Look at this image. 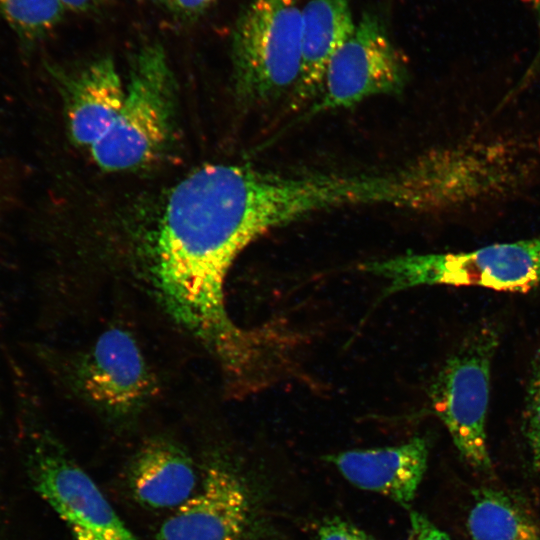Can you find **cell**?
Wrapping results in <instances>:
<instances>
[{
	"label": "cell",
	"instance_id": "ac0fdd59",
	"mask_svg": "<svg viewBox=\"0 0 540 540\" xmlns=\"http://www.w3.org/2000/svg\"><path fill=\"white\" fill-rule=\"evenodd\" d=\"M219 0H154L165 12L180 21H194Z\"/></svg>",
	"mask_w": 540,
	"mask_h": 540
},
{
	"label": "cell",
	"instance_id": "44dd1931",
	"mask_svg": "<svg viewBox=\"0 0 540 540\" xmlns=\"http://www.w3.org/2000/svg\"><path fill=\"white\" fill-rule=\"evenodd\" d=\"M535 18L536 28L538 32V49L533 58L532 65L527 70L525 76L531 77L540 70V0H528Z\"/></svg>",
	"mask_w": 540,
	"mask_h": 540
},
{
	"label": "cell",
	"instance_id": "7a4b0ae2",
	"mask_svg": "<svg viewBox=\"0 0 540 540\" xmlns=\"http://www.w3.org/2000/svg\"><path fill=\"white\" fill-rule=\"evenodd\" d=\"M28 473L35 491L75 540H141L94 480L43 427L27 389L14 394Z\"/></svg>",
	"mask_w": 540,
	"mask_h": 540
},
{
	"label": "cell",
	"instance_id": "8fae6325",
	"mask_svg": "<svg viewBox=\"0 0 540 540\" xmlns=\"http://www.w3.org/2000/svg\"><path fill=\"white\" fill-rule=\"evenodd\" d=\"M125 475L127 488L139 505L175 510L196 492L200 468L180 445L154 438L134 454Z\"/></svg>",
	"mask_w": 540,
	"mask_h": 540
},
{
	"label": "cell",
	"instance_id": "d6986e66",
	"mask_svg": "<svg viewBox=\"0 0 540 540\" xmlns=\"http://www.w3.org/2000/svg\"><path fill=\"white\" fill-rule=\"evenodd\" d=\"M409 518L410 530L408 540H450L444 531L423 514L417 511H411Z\"/></svg>",
	"mask_w": 540,
	"mask_h": 540
},
{
	"label": "cell",
	"instance_id": "52a82bcc",
	"mask_svg": "<svg viewBox=\"0 0 540 540\" xmlns=\"http://www.w3.org/2000/svg\"><path fill=\"white\" fill-rule=\"evenodd\" d=\"M499 343L491 326L478 328L444 364L431 386L430 398L461 456L475 469L492 467L486 422L490 371Z\"/></svg>",
	"mask_w": 540,
	"mask_h": 540
},
{
	"label": "cell",
	"instance_id": "3957f363",
	"mask_svg": "<svg viewBox=\"0 0 540 540\" xmlns=\"http://www.w3.org/2000/svg\"><path fill=\"white\" fill-rule=\"evenodd\" d=\"M176 118V82L163 46L143 44L133 55L122 107L108 134L90 149L106 171L150 164L168 148Z\"/></svg>",
	"mask_w": 540,
	"mask_h": 540
},
{
	"label": "cell",
	"instance_id": "30bf717a",
	"mask_svg": "<svg viewBox=\"0 0 540 540\" xmlns=\"http://www.w3.org/2000/svg\"><path fill=\"white\" fill-rule=\"evenodd\" d=\"M428 455L427 439L417 436L396 446L330 454L325 460L354 486L407 507L424 477Z\"/></svg>",
	"mask_w": 540,
	"mask_h": 540
},
{
	"label": "cell",
	"instance_id": "9a60e30c",
	"mask_svg": "<svg viewBox=\"0 0 540 540\" xmlns=\"http://www.w3.org/2000/svg\"><path fill=\"white\" fill-rule=\"evenodd\" d=\"M61 0H0V16L23 39L43 38L62 20Z\"/></svg>",
	"mask_w": 540,
	"mask_h": 540
},
{
	"label": "cell",
	"instance_id": "8992f818",
	"mask_svg": "<svg viewBox=\"0 0 540 540\" xmlns=\"http://www.w3.org/2000/svg\"><path fill=\"white\" fill-rule=\"evenodd\" d=\"M301 0H252L231 41L235 91L245 102L276 100L295 89L301 69Z\"/></svg>",
	"mask_w": 540,
	"mask_h": 540
},
{
	"label": "cell",
	"instance_id": "9c48e42d",
	"mask_svg": "<svg viewBox=\"0 0 540 540\" xmlns=\"http://www.w3.org/2000/svg\"><path fill=\"white\" fill-rule=\"evenodd\" d=\"M61 374L88 402L114 417L140 411L156 393V379L134 335L121 327L101 333Z\"/></svg>",
	"mask_w": 540,
	"mask_h": 540
},
{
	"label": "cell",
	"instance_id": "2e32d148",
	"mask_svg": "<svg viewBox=\"0 0 540 540\" xmlns=\"http://www.w3.org/2000/svg\"><path fill=\"white\" fill-rule=\"evenodd\" d=\"M523 430L532 468L540 481V360L533 370L527 387Z\"/></svg>",
	"mask_w": 540,
	"mask_h": 540
},
{
	"label": "cell",
	"instance_id": "ba28073f",
	"mask_svg": "<svg viewBox=\"0 0 540 540\" xmlns=\"http://www.w3.org/2000/svg\"><path fill=\"white\" fill-rule=\"evenodd\" d=\"M409 79L406 60L386 25L363 13L331 58L310 114L345 109L377 95L400 94Z\"/></svg>",
	"mask_w": 540,
	"mask_h": 540
},
{
	"label": "cell",
	"instance_id": "e0dca14e",
	"mask_svg": "<svg viewBox=\"0 0 540 540\" xmlns=\"http://www.w3.org/2000/svg\"><path fill=\"white\" fill-rule=\"evenodd\" d=\"M317 540H374L356 525L339 517L325 519L317 529Z\"/></svg>",
	"mask_w": 540,
	"mask_h": 540
},
{
	"label": "cell",
	"instance_id": "5b68a950",
	"mask_svg": "<svg viewBox=\"0 0 540 540\" xmlns=\"http://www.w3.org/2000/svg\"><path fill=\"white\" fill-rule=\"evenodd\" d=\"M362 269L387 281L385 295L423 285L526 292L540 284V235L455 253L395 256Z\"/></svg>",
	"mask_w": 540,
	"mask_h": 540
},
{
	"label": "cell",
	"instance_id": "5bb4252c",
	"mask_svg": "<svg viewBox=\"0 0 540 540\" xmlns=\"http://www.w3.org/2000/svg\"><path fill=\"white\" fill-rule=\"evenodd\" d=\"M467 526L473 540H540V519L524 501L491 487L474 491Z\"/></svg>",
	"mask_w": 540,
	"mask_h": 540
},
{
	"label": "cell",
	"instance_id": "277c9868",
	"mask_svg": "<svg viewBox=\"0 0 540 540\" xmlns=\"http://www.w3.org/2000/svg\"><path fill=\"white\" fill-rule=\"evenodd\" d=\"M156 540H276L265 491L236 458L212 454L196 492L158 529Z\"/></svg>",
	"mask_w": 540,
	"mask_h": 540
},
{
	"label": "cell",
	"instance_id": "6da1fadb",
	"mask_svg": "<svg viewBox=\"0 0 540 540\" xmlns=\"http://www.w3.org/2000/svg\"><path fill=\"white\" fill-rule=\"evenodd\" d=\"M331 202L330 185L318 171L231 164L203 166L168 195L151 246V285L166 311L211 350L234 383L257 377L269 348L263 332L242 329L227 311L224 285L232 264L263 234L326 211Z\"/></svg>",
	"mask_w": 540,
	"mask_h": 540
},
{
	"label": "cell",
	"instance_id": "7c38bea8",
	"mask_svg": "<svg viewBox=\"0 0 540 540\" xmlns=\"http://www.w3.org/2000/svg\"><path fill=\"white\" fill-rule=\"evenodd\" d=\"M66 116L69 134L91 149L111 130L122 107L125 85L109 56L98 58L68 77Z\"/></svg>",
	"mask_w": 540,
	"mask_h": 540
},
{
	"label": "cell",
	"instance_id": "ffe728a7",
	"mask_svg": "<svg viewBox=\"0 0 540 540\" xmlns=\"http://www.w3.org/2000/svg\"><path fill=\"white\" fill-rule=\"evenodd\" d=\"M66 10L79 13L98 11L105 0H61Z\"/></svg>",
	"mask_w": 540,
	"mask_h": 540
},
{
	"label": "cell",
	"instance_id": "4fadbf2b",
	"mask_svg": "<svg viewBox=\"0 0 540 540\" xmlns=\"http://www.w3.org/2000/svg\"><path fill=\"white\" fill-rule=\"evenodd\" d=\"M351 0H310L302 9L301 69L293 92L300 101L314 99L327 66L355 28Z\"/></svg>",
	"mask_w": 540,
	"mask_h": 540
}]
</instances>
